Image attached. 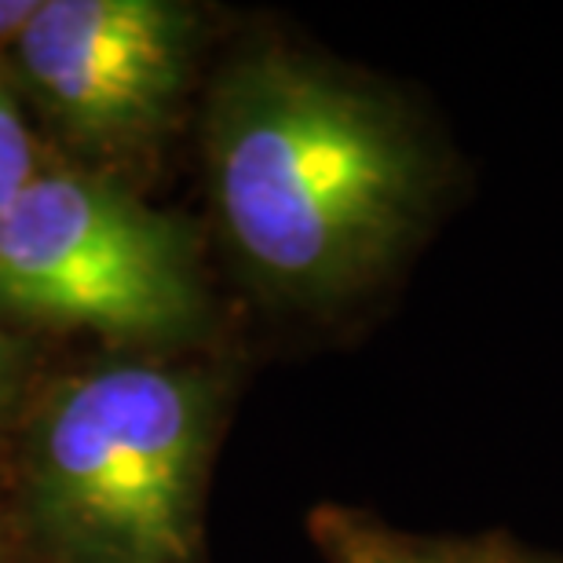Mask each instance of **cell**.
<instances>
[{
  "mask_svg": "<svg viewBox=\"0 0 563 563\" xmlns=\"http://www.w3.org/2000/svg\"><path fill=\"white\" fill-rule=\"evenodd\" d=\"M209 162L234 250L292 300L347 297L385 275L435 195V157L388 96L289 52L228 74Z\"/></svg>",
  "mask_w": 563,
  "mask_h": 563,
  "instance_id": "1",
  "label": "cell"
},
{
  "mask_svg": "<svg viewBox=\"0 0 563 563\" xmlns=\"http://www.w3.org/2000/svg\"><path fill=\"white\" fill-rule=\"evenodd\" d=\"M212 428L198 377L121 363L70 380L30 450V505L66 563H195Z\"/></svg>",
  "mask_w": 563,
  "mask_h": 563,
  "instance_id": "2",
  "label": "cell"
},
{
  "mask_svg": "<svg viewBox=\"0 0 563 563\" xmlns=\"http://www.w3.org/2000/svg\"><path fill=\"white\" fill-rule=\"evenodd\" d=\"M0 303L114 336L187 333L201 289L176 223L92 176L37 173L0 209Z\"/></svg>",
  "mask_w": 563,
  "mask_h": 563,
  "instance_id": "3",
  "label": "cell"
},
{
  "mask_svg": "<svg viewBox=\"0 0 563 563\" xmlns=\"http://www.w3.org/2000/svg\"><path fill=\"white\" fill-rule=\"evenodd\" d=\"M37 92L85 136L162 118L187 59V19L162 0H48L19 33Z\"/></svg>",
  "mask_w": 563,
  "mask_h": 563,
  "instance_id": "4",
  "label": "cell"
},
{
  "mask_svg": "<svg viewBox=\"0 0 563 563\" xmlns=\"http://www.w3.org/2000/svg\"><path fill=\"white\" fill-rule=\"evenodd\" d=\"M314 545L330 563H563L509 538H424L380 523L358 509L319 505L311 512Z\"/></svg>",
  "mask_w": 563,
  "mask_h": 563,
  "instance_id": "5",
  "label": "cell"
},
{
  "mask_svg": "<svg viewBox=\"0 0 563 563\" xmlns=\"http://www.w3.org/2000/svg\"><path fill=\"white\" fill-rule=\"evenodd\" d=\"M37 176V146L15 99L0 88V209Z\"/></svg>",
  "mask_w": 563,
  "mask_h": 563,
  "instance_id": "6",
  "label": "cell"
},
{
  "mask_svg": "<svg viewBox=\"0 0 563 563\" xmlns=\"http://www.w3.org/2000/svg\"><path fill=\"white\" fill-rule=\"evenodd\" d=\"M33 11H37L33 0H8V4L0 0V41H4V37L19 41V33L30 26Z\"/></svg>",
  "mask_w": 563,
  "mask_h": 563,
  "instance_id": "7",
  "label": "cell"
},
{
  "mask_svg": "<svg viewBox=\"0 0 563 563\" xmlns=\"http://www.w3.org/2000/svg\"><path fill=\"white\" fill-rule=\"evenodd\" d=\"M8 391H11V352H8L4 336H0V410H4V402H8Z\"/></svg>",
  "mask_w": 563,
  "mask_h": 563,
  "instance_id": "8",
  "label": "cell"
}]
</instances>
